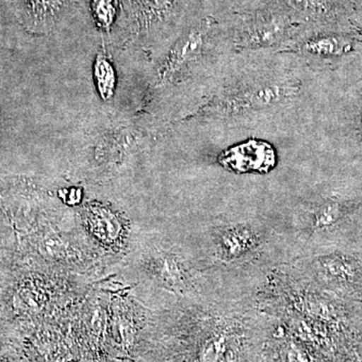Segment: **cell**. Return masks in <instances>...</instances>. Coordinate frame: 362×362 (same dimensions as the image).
Returning <instances> with one entry per match:
<instances>
[{
	"instance_id": "cell-14",
	"label": "cell",
	"mask_w": 362,
	"mask_h": 362,
	"mask_svg": "<svg viewBox=\"0 0 362 362\" xmlns=\"http://www.w3.org/2000/svg\"><path fill=\"white\" fill-rule=\"evenodd\" d=\"M115 0H94L95 18L102 28H110L115 16Z\"/></svg>"
},
{
	"instance_id": "cell-6",
	"label": "cell",
	"mask_w": 362,
	"mask_h": 362,
	"mask_svg": "<svg viewBox=\"0 0 362 362\" xmlns=\"http://www.w3.org/2000/svg\"><path fill=\"white\" fill-rule=\"evenodd\" d=\"M78 216V230L101 258H125L135 233L126 218L98 204H87Z\"/></svg>"
},
{
	"instance_id": "cell-4",
	"label": "cell",
	"mask_w": 362,
	"mask_h": 362,
	"mask_svg": "<svg viewBox=\"0 0 362 362\" xmlns=\"http://www.w3.org/2000/svg\"><path fill=\"white\" fill-rule=\"evenodd\" d=\"M298 92L299 86L288 78L252 80L226 90L214 110L225 119L244 117L288 103Z\"/></svg>"
},
{
	"instance_id": "cell-2",
	"label": "cell",
	"mask_w": 362,
	"mask_h": 362,
	"mask_svg": "<svg viewBox=\"0 0 362 362\" xmlns=\"http://www.w3.org/2000/svg\"><path fill=\"white\" fill-rule=\"evenodd\" d=\"M214 289L228 296H256L272 270L295 258L278 223L223 216L183 240Z\"/></svg>"
},
{
	"instance_id": "cell-7",
	"label": "cell",
	"mask_w": 362,
	"mask_h": 362,
	"mask_svg": "<svg viewBox=\"0 0 362 362\" xmlns=\"http://www.w3.org/2000/svg\"><path fill=\"white\" fill-rule=\"evenodd\" d=\"M214 35V23L211 20L202 21L190 28L169 52L161 68L162 82H173L204 58L213 45Z\"/></svg>"
},
{
	"instance_id": "cell-3",
	"label": "cell",
	"mask_w": 362,
	"mask_h": 362,
	"mask_svg": "<svg viewBox=\"0 0 362 362\" xmlns=\"http://www.w3.org/2000/svg\"><path fill=\"white\" fill-rule=\"evenodd\" d=\"M125 277L149 310L169 308L211 289L185 240L164 233H134L122 259Z\"/></svg>"
},
{
	"instance_id": "cell-10",
	"label": "cell",
	"mask_w": 362,
	"mask_h": 362,
	"mask_svg": "<svg viewBox=\"0 0 362 362\" xmlns=\"http://www.w3.org/2000/svg\"><path fill=\"white\" fill-rule=\"evenodd\" d=\"M300 25L321 20L329 11L327 0H273Z\"/></svg>"
},
{
	"instance_id": "cell-17",
	"label": "cell",
	"mask_w": 362,
	"mask_h": 362,
	"mask_svg": "<svg viewBox=\"0 0 362 362\" xmlns=\"http://www.w3.org/2000/svg\"><path fill=\"white\" fill-rule=\"evenodd\" d=\"M0 362H28L21 351L9 352L0 356Z\"/></svg>"
},
{
	"instance_id": "cell-8",
	"label": "cell",
	"mask_w": 362,
	"mask_h": 362,
	"mask_svg": "<svg viewBox=\"0 0 362 362\" xmlns=\"http://www.w3.org/2000/svg\"><path fill=\"white\" fill-rule=\"evenodd\" d=\"M271 318V317H270ZM263 362H327L322 356L271 318Z\"/></svg>"
},
{
	"instance_id": "cell-15",
	"label": "cell",
	"mask_w": 362,
	"mask_h": 362,
	"mask_svg": "<svg viewBox=\"0 0 362 362\" xmlns=\"http://www.w3.org/2000/svg\"><path fill=\"white\" fill-rule=\"evenodd\" d=\"M65 0H30L33 11L40 14L42 18L54 16V13L61 8Z\"/></svg>"
},
{
	"instance_id": "cell-5",
	"label": "cell",
	"mask_w": 362,
	"mask_h": 362,
	"mask_svg": "<svg viewBox=\"0 0 362 362\" xmlns=\"http://www.w3.org/2000/svg\"><path fill=\"white\" fill-rule=\"evenodd\" d=\"M301 25L276 2L246 14L235 33V44L240 49H264L289 47Z\"/></svg>"
},
{
	"instance_id": "cell-12",
	"label": "cell",
	"mask_w": 362,
	"mask_h": 362,
	"mask_svg": "<svg viewBox=\"0 0 362 362\" xmlns=\"http://www.w3.org/2000/svg\"><path fill=\"white\" fill-rule=\"evenodd\" d=\"M95 78L98 90L104 100H109L114 94L116 85V75L110 62L101 54L98 56L95 64Z\"/></svg>"
},
{
	"instance_id": "cell-9",
	"label": "cell",
	"mask_w": 362,
	"mask_h": 362,
	"mask_svg": "<svg viewBox=\"0 0 362 362\" xmlns=\"http://www.w3.org/2000/svg\"><path fill=\"white\" fill-rule=\"evenodd\" d=\"M344 37L319 33H299L289 47L299 52L307 59H324L339 56L349 49Z\"/></svg>"
},
{
	"instance_id": "cell-1",
	"label": "cell",
	"mask_w": 362,
	"mask_h": 362,
	"mask_svg": "<svg viewBox=\"0 0 362 362\" xmlns=\"http://www.w3.org/2000/svg\"><path fill=\"white\" fill-rule=\"evenodd\" d=\"M271 318L256 296L211 288L162 310H149L131 362H263Z\"/></svg>"
},
{
	"instance_id": "cell-16",
	"label": "cell",
	"mask_w": 362,
	"mask_h": 362,
	"mask_svg": "<svg viewBox=\"0 0 362 362\" xmlns=\"http://www.w3.org/2000/svg\"><path fill=\"white\" fill-rule=\"evenodd\" d=\"M64 202H66L69 206H75L81 204L82 202V190L78 188H71L69 190H64Z\"/></svg>"
},
{
	"instance_id": "cell-13",
	"label": "cell",
	"mask_w": 362,
	"mask_h": 362,
	"mask_svg": "<svg viewBox=\"0 0 362 362\" xmlns=\"http://www.w3.org/2000/svg\"><path fill=\"white\" fill-rule=\"evenodd\" d=\"M23 338L20 327L0 315V356L20 349Z\"/></svg>"
},
{
	"instance_id": "cell-11",
	"label": "cell",
	"mask_w": 362,
	"mask_h": 362,
	"mask_svg": "<svg viewBox=\"0 0 362 362\" xmlns=\"http://www.w3.org/2000/svg\"><path fill=\"white\" fill-rule=\"evenodd\" d=\"M143 25L160 23L168 18L183 0H134Z\"/></svg>"
}]
</instances>
